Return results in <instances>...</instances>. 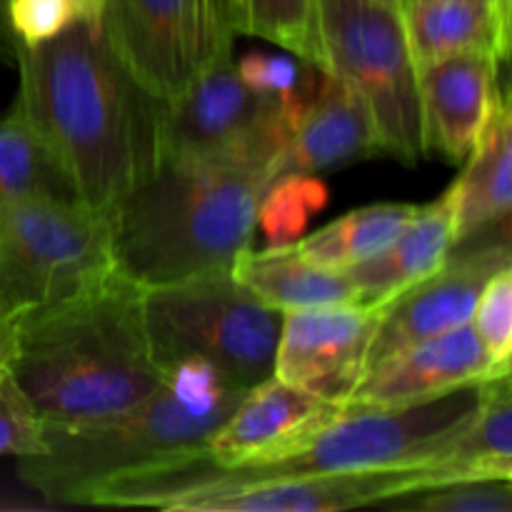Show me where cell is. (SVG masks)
<instances>
[{
	"instance_id": "1",
	"label": "cell",
	"mask_w": 512,
	"mask_h": 512,
	"mask_svg": "<svg viewBox=\"0 0 512 512\" xmlns=\"http://www.w3.org/2000/svg\"><path fill=\"white\" fill-rule=\"evenodd\" d=\"M15 100L70 193L98 213L115 205L158 165L155 98L123 68L103 25L78 23L15 55Z\"/></svg>"
},
{
	"instance_id": "2",
	"label": "cell",
	"mask_w": 512,
	"mask_h": 512,
	"mask_svg": "<svg viewBox=\"0 0 512 512\" xmlns=\"http://www.w3.org/2000/svg\"><path fill=\"white\" fill-rule=\"evenodd\" d=\"M0 363L45 423L105 418L160 388L143 288L115 270L95 288L0 325Z\"/></svg>"
},
{
	"instance_id": "3",
	"label": "cell",
	"mask_w": 512,
	"mask_h": 512,
	"mask_svg": "<svg viewBox=\"0 0 512 512\" xmlns=\"http://www.w3.org/2000/svg\"><path fill=\"white\" fill-rule=\"evenodd\" d=\"M283 150L160 160L110 213L115 270L140 288L230 270L253 248L258 203Z\"/></svg>"
},
{
	"instance_id": "4",
	"label": "cell",
	"mask_w": 512,
	"mask_h": 512,
	"mask_svg": "<svg viewBox=\"0 0 512 512\" xmlns=\"http://www.w3.org/2000/svg\"><path fill=\"white\" fill-rule=\"evenodd\" d=\"M245 388L205 360H180L140 403L80 423H45V448L18 458V475L50 503L85 505L110 480L205 453Z\"/></svg>"
},
{
	"instance_id": "5",
	"label": "cell",
	"mask_w": 512,
	"mask_h": 512,
	"mask_svg": "<svg viewBox=\"0 0 512 512\" xmlns=\"http://www.w3.org/2000/svg\"><path fill=\"white\" fill-rule=\"evenodd\" d=\"M480 400V383L418 405H345L340 403L313 430L258 465L218 468L205 455L175 460L143 473L110 480L90 493L88 505L145 508L160 490L190 480L243 483L295 475H338L395 465L433 463L445 440L473 415Z\"/></svg>"
},
{
	"instance_id": "6",
	"label": "cell",
	"mask_w": 512,
	"mask_h": 512,
	"mask_svg": "<svg viewBox=\"0 0 512 512\" xmlns=\"http://www.w3.org/2000/svg\"><path fill=\"white\" fill-rule=\"evenodd\" d=\"M143 320L155 363L205 360L238 388L273 375L283 313L220 273L143 288Z\"/></svg>"
},
{
	"instance_id": "7",
	"label": "cell",
	"mask_w": 512,
	"mask_h": 512,
	"mask_svg": "<svg viewBox=\"0 0 512 512\" xmlns=\"http://www.w3.org/2000/svg\"><path fill=\"white\" fill-rule=\"evenodd\" d=\"M113 273L108 213L60 195L0 210V325L65 303Z\"/></svg>"
},
{
	"instance_id": "8",
	"label": "cell",
	"mask_w": 512,
	"mask_h": 512,
	"mask_svg": "<svg viewBox=\"0 0 512 512\" xmlns=\"http://www.w3.org/2000/svg\"><path fill=\"white\" fill-rule=\"evenodd\" d=\"M323 70L360 95L380 153L415 165L428 155L418 65L400 8L380 0H318Z\"/></svg>"
},
{
	"instance_id": "9",
	"label": "cell",
	"mask_w": 512,
	"mask_h": 512,
	"mask_svg": "<svg viewBox=\"0 0 512 512\" xmlns=\"http://www.w3.org/2000/svg\"><path fill=\"white\" fill-rule=\"evenodd\" d=\"M303 110L265 98L240 78L233 53L200 65L180 93L155 100L160 160H210L253 148L283 150Z\"/></svg>"
},
{
	"instance_id": "10",
	"label": "cell",
	"mask_w": 512,
	"mask_h": 512,
	"mask_svg": "<svg viewBox=\"0 0 512 512\" xmlns=\"http://www.w3.org/2000/svg\"><path fill=\"white\" fill-rule=\"evenodd\" d=\"M455 480L445 465L415 463L338 475H295L243 483L190 480L170 485L145 508L180 512H333L375 508L405 490Z\"/></svg>"
},
{
	"instance_id": "11",
	"label": "cell",
	"mask_w": 512,
	"mask_h": 512,
	"mask_svg": "<svg viewBox=\"0 0 512 512\" xmlns=\"http://www.w3.org/2000/svg\"><path fill=\"white\" fill-rule=\"evenodd\" d=\"M470 243H475L473 250L455 248L438 270L408 285L383 305V315L365 355V370L410 345L470 323L485 283L498 270L512 265L510 228L495 230L493 235L485 233Z\"/></svg>"
},
{
	"instance_id": "12",
	"label": "cell",
	"mask_w": 512,
	"mask_h": 512,
	"mask_svg": "<svg viewBox=\"0 0 512 512\" xmlns=\"http://www.w3.org/2000/svg\"><path fill=\"white\" fill-rule=\"evenodd\" d=\"M383 305L343 303L283 315L273 375L343 403L365 370Z\"/></svg>"
},
{
	"instance_id": "13",
	"label": "cell",
	"mask_w": 512,
	"mask_h": 512,
	"mask_svg": "<svg viewBox=\"0 0 512 512\" xmlns=\"http://www.w3.org/2000/svg\"><path fill=\"white\" fill-rule=\"evenodd\" d=\"M493 360L485 353L473 323L415 343L383 363L365 370L355 388L345 395V405H418L448 395L465 385L495 378Z\"/></svg>"
},
{
	"instance_id": "14",
	"label": "cell",
	"mask_w": 512,
	"mask_h": 512,
	"mask_svg": "<svg viewBox=\"0 0 512 512\" xmlns=\"http://www.w3.org/2000/svg\"><path fill=\"white\" fill-rule=\"evenodd\" d=\"M103 35L150 98H173L193 75L188 0H105Z\"/></svg>"
},
{
	"instance_id": "15",
	"label": "cell",
	"mask_w": 512,
	"mask_h": 512,
	"mask_svg": "<svg viewBox=\"0 0 512 512\" xmlns=\"http://www.w3.org/2000/svg\"><path fill=\"white\" fill-rule=\"evenodd\" d=\"M338 405V400L270 375L243 395L238 408L210 435L203 455L218 468L265 463L323 423Z\"/></svg>"
},
{
	"instance_id": "16",
	"label": "cell",
	"mask_w": 512,
	"mask_h": 512,
	"mask_svg": "<svg viewBox=\"0 0 512 512\" xmlns=\"http://www.w3.org/2000/svg\"><path fill=\"white\" fill-rule=\"evenodd\" d=\"M500 63L490 53H458L418 68L425 148L450 163L473 153L498 88Z\"/></svg>"
},
{
	"instance_id": "17",
	"label": "cell",
	"mask_w": 512,
	"mask_h": 512,
	"mask_svg": "<svg viewBox=\"0 0 512 512\" xmlns=\"http://www.w3.org/2000/svg\"><path fill=\"white\" fill-rule=\"evenodd\" d=\"M378 153V135L360 95L338 75L320 73L318 88L285 145L278 175H315Z\"/></svg>"
},
{
	"instance_id": "18",
	"label": "cell",
	"mask_w": 512,
	"mask_h": 512,
	"mask_svg": "<svg viewBox=\"0 0 512 512\" xmlns=\"http://www.w3.org/2000/svg\"><path fill=\"white\" fill-rule=\"evenodd\" d=\"M455 188V248L510 228L512 110L508 85L495 88L493 108Z\"/></svg>"
},
{
	"instance_id": "19",
	"label": "cell",
	"mask_w": 512,
	"mask_h": 512,
	"mask_svg": "<svg viewBox=\"0 0 512 512\" xmlns=\"http://www.w3.org/2000/svg\"><path fill=\"white\" fill-rule=\"evenodd\" d=\"M455 250V188L438 200L418 205L398 238L370 260L348 268L360 303L385 305L408 285L438 270Z\"/></svg>"
},
{
	"instance_id": "20",
	"label": "cell",
	"mask_w": 512,
	"mask_h": 512,
	"mask_svg": "<svg viewBox=\"0 0 512 512\" xmlns=\"http://www.w3.org/2000/svg\"><path fill=\"white\" fill-rule=\"evenodd\" d=\"M510 10L500 0H403L405 33L415 65L458 53L510 55Z\"/></svg>"
},
{
	"instance_id": "21",
	"label": "cell",
	"mask_w": 512,
	"mask_h": 512,
	"mask_svg": "<svg viewBox=\"0 0 512 512\" xmlns=\"http://www.w3.org/2000/svg\"><path fill=\"white\" fill-rule=\"evenodd\" d=\"M230 275L278 313L360 303L348 270L323 268L298 250V245L245 248L230 265Z\"/></svg>"
},
{
	"instance_id": "22",
	"label": "cell",
	"mask_w": 512,
	"mask_h": 512,
	"mask_svg": "<svg viewBox=\"0 0 512 512\" xmlns=\"http://www.w3.org/2000/svg\"><path fill=\"white\" fill-rule=\"evenodd\" d=\"M435 463L458 480H512V388L510 373L480 383L473 415L445 440Z\"/></svg>"
},
{
	"instance_id": "23",
	"label": "cell",
	"mask_w": 512,
	"mask_h": 512,
	"mask_svg": "<svg viewBox=\"0 0 512 512\" xmlns=\"http://www.w3.org/2000/svg\"><path fill=\"white\" fill-rule=\"evenodd\" d=\"M415 210L418 205L413 203L365 205L333 220L318 233L303 235L295 245L305 258L323 268L348 270L388 248L410 223Z\"/></svg>"
},
{
	"instance_id": "24",
	"label": "cell",
	"mask_w": 512,
	"mask_h": 512,
	"mask_svg": "<svg viewBox=\"0 0 512 512\" xmlns=\"http://www.w3.org/2000/svg\"><path fill=\"white\" fill-rule=\"evenodd\" d=\"M35 195L73 198L25 110L13 100L0 120V210Z\"/></svg>"
},
{
	"instance_id": "25",
	"label": "cell",
	"mask_w": 512,
	"mask_h": 512,
	"mask_svg": "<svg viewBox=\"0 0 512 512\" xmlns=\"http://www.w3.org/2000/svg\"><path fill=\"white\" fill-rule=\"evenodd\" d=\"M230 33L255 35L323 70L318 0H223Z\"/></svg>"
},
{
	"instance_id": "26",
	"label": "cell",
	"mask_w": 512,
	"mask_h": 512,
	"mask_svg": "<svg viewBox=\"0 0 512 512\" xmlns=\"http://www.w3.org/2000/svg\"><path fill=\"white\" fill-rule=\"evenodd\" d=\"M328 205V188L313 173L275 175L258 203V225L268 245L298 243L310 218Z\"/></svg>"
},
{
	"instance_id": "27",
	"label": "cell",
	"mask_w": 512,
	"mask_h": 512,
	"mask_svg": "<svg viewBox=\"0 0 512 512\" xmlns=\"http://www.w3.org/2000/svg\"><path fill=\"white\" fill-rule=\"evenodd\" d=\"M375 508L410 512H512V480L470 478L405 490Z\"/></svg>"
},
{
	"instance_id": "28",
	"label": "cell",
	"mask_w": 512,
	"mask_h": 512,
	"mask_svg": "<svg viewBox=\"0 0 512 512\" xmlns=\"http://www.w3.org/2000/svg\"><path fill=\"white\" fill-rule=\"evenodd\" d=\"M105 0H5L3 23L15 45L33 48L78 23L103 25Z\"/></svg>"
},
{
	"instance_id": "29",
	"label": "cell",
	"mask_w": 512,
	"mask_h": 512,
	"mask_svg": "<svg viewBox=\"0 0 512 512\" xmlns=\"http://www.w3.org/2000/svg\"><path fill=\"white\" fill-rule=\"evenodd\" d=\"M238 65L240 78L250 90L265 98H275L295 110L308 108L315 88H318L320 70L290 53H263L253 50Z\"/></svg>"
},
{
	"instance_id": "30",
	"label": "cell",
	"mask_w": 512,
	"mask_h": 512,
	"mask_svg": "<svg viewBox=\"0 0 512 512\" xmlns=\"http://www.w3.org/2000/svg\"><path fill=\"white\" fill-rule=\"evenodd\" d=\"M475 333L498 373H512V265L498 270L480 290L473 308Z\"/></svg>"
},
{
	"instance_id": "31",
	"label": "cell",
	"mask_w": 512,
	"mask_h": 512,
	"mask_svg": "<svg viewBox=\"0 0 512 512\" xmlns=\"http://www.w3.org/2000/svg\"><path fill=\"white\" fill-rule=\"evenodd\" d=\"M43 418L30 405L10 370L0 363V458L43 453Z\"/></svg>"
},
{
	"instance_id": "32",
	"label": "cell",
	"mask_w": 512,
	"mask_h": 512,
	"mask_svg": "<svg viewBox=\"0 0 512 512\" xmlns=\"http://www.w3.org/2000/svg\"><path fill=\"white\" fill-rule=\"evenodd\" d=\"M188 23L195 70L218 55L233 53L235 35L225 20L223 0H188Z\"/></svg>"
},
{
	"instance_id": "33",
	"label": "cell",
	"mask_w": 512,
	"mask_h": 512,
	"mask_svg": "<svg viewBox=\"0 0 512 512\" xmlns=\"http://www.w3.org/2000/svg\"><path fill=\"white\" fill-rule=\"evenodd\" d=\"M15 55H18V45H15L13 35L8 33L3 20H0V63L15 65Z\"/></svg>"
},
{
	"instance_id": "34",
	"label": "cell",
	"mask_w": 512,
	"mask_h": 512,
	"mask_svg": "<svg viewBox=\"0 0 512 512\" xmlns=\"http://www.w3.org/2000/svg\"><path fill=\"white\" fill-rule=\"evenodd\" d=\"M380 3H388V5H395V8H400V3H403V0H380Z\"/></svg>"
},
{
	"instance_id": "35",
	"label": "cell",
	"mask_w": 512,
	"mask_h": 512,
	"mask_svg": "<svg viewBox=\"0 0 512 512\" xmlns=\"http://www.w3.org/2000/svg\"><path fill=\"white\" fill-rule=\"evenodd\" d=\"M3 5H5V0H0V20H3Z\"/></svg>"
},
{
	"instance_id": "36",
	"label": "cell",
	"mask_w": 512,
	"mask_h": 512,
	"mask_svg": "<svg viewBox=\"0 0 512 512\" xmlns=\"http://www.w3.org/2000/svg\"><path fill=\"white\" fill-rule=\"evenodd\" d=\"M500 3H505V5H512V0H500Z\"/></svg>"
}]
</instances>
